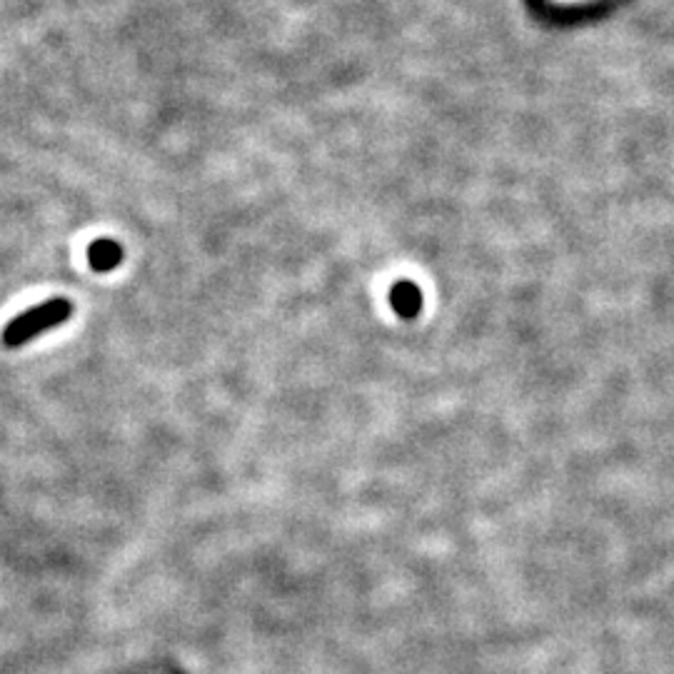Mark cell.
<instances>
[{"label": "cell", "instance_id": "obj_2", "mask_svg": "<svg viewBox=\"0 0 674 674\" xmlns=\"http://www.w3.org/2000/svg\"><path fill=\"white\" fill-rule=\"evenodd\" d=\"M390 305L402 320H412L422 310V290L410 280H400L390 288Z\"/></svg>", "mask_w": 674, "mask_h": 674}, {"label": "cell", "instance_id": "obj_1", "mask_svg": "<svg viewBox=\"0 0 674 674\" xmlns=\"http://www.w3.org/2000/svg\"><path fill=\"white\" fill-rule=\"evenodd\" d=\"M70 318H73V303H70V300L65 298L45 300V303L33 305V308H28L25 313H20L18 318L10 320V323L3 328L0 342H3L5 347H10V350H15V347L28 345L30 340L48 333V330L60 328V325L68 323Z\"/></svg>", "mask_w": 674, "mask_h": 674}, {"label": "cell", "instance_id": "obj_3", "mask_svg": "<svg viewBox=\"0 0 674 674\" xmlns=\"http://www.w3.org/2000/svg\"><path fill=\"white\" fill-rule=\"evenodd\" d=\"M88 263L95 273H110L123 263V245L110 238L93 240L88 245Z\"/></svg>", "mask_w": 674, "mask_h": 674}]
</instances>
